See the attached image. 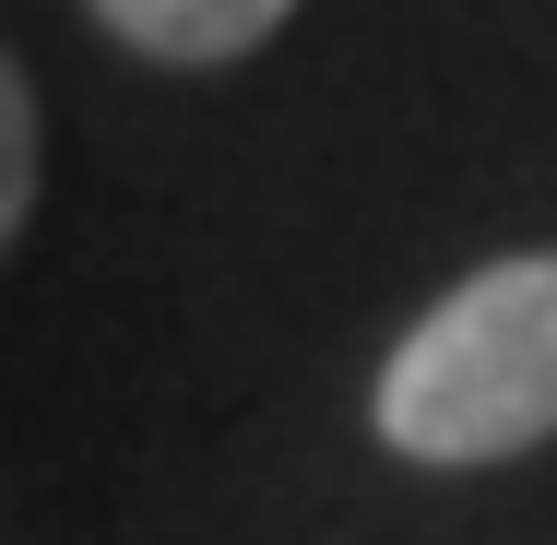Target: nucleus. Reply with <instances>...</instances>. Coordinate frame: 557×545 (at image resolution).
I'll return each instance as SVG.
<instances>
[{"label":"nucleus","mask_w":557,"mask_h":545,"mask_svg":"<svg viewBox=\"0 0 557 545\" xmlns=\"http://www.w3.org/2000/svg\"><path fill=\"white\" fill-rule=\"evenodd\" d=\"M368 428L428 474L522 462L557 438V249H510L462 273L428 321L380 356Z\"/></svg>","instance_id":"f257e3e1"},{"label":"nucleus","mask_w":557,"mask_h":545,"mask_svg":"<svg viewBox=\"0 0 557 545\" xmlns=\"http://www.w3.org/2000/svg\"><path fill=\"white\" fill-rule=\"evenodd\" d=\"M84 12L108 24L131 60H166V72H225V60L273 48L297 0H84Z\"/></svg>","instance_id":"f03ea898"},{"label":"nucleus","mask_w":557,"mask_h":545,"mask_svg":"<svg viewBox=\"0 0 557 545\" xmlns=\"http://www.w3.org/2000/svg\"><path fill=\"white\" fill-rule=\"evenodd\" d=\"M36 154H48V108H36V72L12 60L0 72V237L36 225Z\"/></svg>","instance_id":"7ed1b4c3"}]
</instances>
